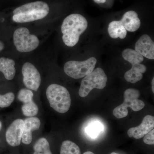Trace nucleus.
<instances>
[{
  "label": "nucleus",
  "instance_id": "bb28decb",
  "mask_svg": "<svg viewBox=\"0 0 154 154\" xmlns=\"http://www.w3.org/2000/svg\"><path fill=\"white\" fill-rule=\"evenodd\" d=\"M152 91L153 93H154V78H153L152 80Z\"/></svg>",
  "mask_w": 154,
  "mask_h": 154
},
{
  "label": "nucleus",
  "instance_id": "c85d7f7f",
  "mask_svg": "<svg viewBox=\"0 0 154 154\" xmlns=\"http://www.w3.org/2000/svg\"><path fill=\"white\" fill-rule=\"evenodd\" d=\"M2 128V123L1 121H0V131H1V129Z\"/></svg>",
  "mask_w": 154,
  "mask_h": 154
},
{
  "label": "nucleus",
  "instance_id": "9b49d317",
  "mask_svg": "<svg viewBox=\"0 0 154 154\" xmlns=\"http://www.w3.org/2000/svg\"><path fill=\"white\" fill-rule=\"evenodd\" d=\"M135 50L149 59H154V43L147 34H144L138 40L135 45Z\"/></svg>",
  "mask_w": 154,
  "mask_h": 154
},
{
  "label": "nucleus",
  "instance_id": "393cba45",
  "mask_svg": "<svg viewBox=\"0 0 154 154\" xmlns=\"http://www.w3.org/2000/svg\"><path fill=\"white\" fill-rule=\"evenodd\" d=\"M94 1L97 4H101V3H105L106 0H94Z\"/></svg>",
  "mask_w": 154,
  "mask_h": 154
},
{
  "label": "nucleus",
  "instance_id": "7ed1b4c3",
  "mask_svg": "<svg viewBox=\"0 0 154 154\" xmlns=\"http://www.w3.org/2000/svg\"><path fill=\"white\" fill-rule=\"evenodd\" d=\"M46 96L51 107L61 113L68 111L71 104L70 95L63 86L52 84L48 87Z\"/></svg>",
  "mask_w": 154,
  "mask_h": 154
},
{
  "label": "nucleus",
  "instance_id": "b1692460",
  "mask_svg": "<svg viewBox=\"0 0 154 154\" xmlns=\"http://www.w3.org/2000/svg\"><path fill=\"white\" fill-rule=\"evenodd\" d=\"M143 142L148 145H154V130L152 129L148 133L143 137Z\"/></svg>",
  "mask_w": 154,
  "mask_h": 154
},
{
  "label": "nucleus",
  "instance_id": "0eeeda50",
  "mask_svg": "<svg viewBox=\"0 0 154 154\" xmlns=\"http://www.w3.org/2000/svg\"><path fill=\"white\" fill-rule=\"evenodd\" d=\"M14 42L17 49L20 52H28L37 48L39 39L36 36L30 34L28 28L22 27L14 32Z\"/></svg>",
  "mask_w": 154,
  "mask_h": 154
},
{
  "label": "nucleus",
  "instance_id": "39448f33",
  "mask_svg": "<svg viewBox=\"0 0 154 154\" xmlns=\"http://www.w3.org/2000/svg\"><path fill=\"white\" fill-rule=\"evenodd\" d=\"M107 81V77L104 70L101 68H97L82 80L79 95L84 98L94 88L102 90L106 87Z\"/></svg>",
  "mask_w": 154,
  "mask_h": 154
},
{
  "label": "nucleus",
  "instance_id": "6ab92c4d",
  "mask_svg": "<svg viewBox=\"0 0 154 154\" xmlns=\"http://www.w3.org/2000/svg\"><path fill=\"white\" fill-rule=\"evenodd\" d=\"M60 154H81L79 146L70 140H65L62 144Z\"/></svg>",
  "mask_w": 154,
  "mask_h": 154
},
{
  "label": "nucleus",
  "instance_id": "6e6552de",
  "mask_svg": "<svg viewBox=\"0 0 154 154\" xmlns=\"http://www.w3.org/2000/svg\"><path fill=\"white\" fill-rule=\"evenodd\" d=\"M23 82L26 88L35 91H38L41 82V75L33 64L25 63L22 68Z\"/></svg>",
  "mask_w": 154,
  "mask_h": 154
},
{
  "label": "nucleus",
  "instance_id": "4be33fe9",
  "mask_svg": "<svg viewBox=\"0 0 154 154\" xmlns=\"http://www.w3.org/2000/svg\"><path fill=\"white\" fill-rule=\"evenodd\" d=\"M33 94L30 89H22L19 91L18 99L23 104L33 101Z\"/></svg>",
  "mask_w": 154,
  "mask_h": 154
},
{
  "label": "nucleus",
  "instance_id": "dca6fc26",
  "mask_svg": "<svg viewBox=\"0 0 154 154\" xmlns=\"http://www.w3.org/2000/svg\"><path fill=\"white\" fill-rule=\"evenodd\" d=\"M108 32L110 37L113 38L124 39L127 35V30L120 21H113L110 22L108 27Z\"/></svg>",
  "mask_w": 154,
  "mask_h": 154
},
{
  "label": "nucleus",
  "instance_id": "f3484780",
  "mask_svg": "<svg viewBox=\"0 0 154 154\" xmlns=\"http://www.w3.org/2000/svg\"><path fill=\"white\" fill-rule=\"evenodd\" d=\"M122 57L131 65L140 63L143 61L144 58L140 54L131 48H126L122 52Z\"/></svg>",
  "mask_w": 154,
  "mask_h": 154
},
{
  "label": "nucleus",
  "instance_id": "2eb2a0df",
  "mask_svg": "<svg viewBox=\"0 0 154 154\" xmlns=\"http://www.w3.org/2000/svg\"><path fill=\"white\" fill-rule=\"evenodd\" d=\"M15 62L13 60L4 57L0 58V72H2L6 79L11 80L16 74Z\"/></svg>",
  "mask_w": 154,
  "mask_h": 154
},
{
  "label": "nucleus",
  "instance_id": "aec40b11",
  "mask_svg": "<svg viewBox=\"0 0 154 154\" xmlns=\"http://www.w3.org/2000/svg\"><path fill=\"white\" fill-rule=\"evenodd\" d=\"M23 114L26 116L33 117L38 113V108L36 103L33 101L23 104L22 107Z\"/></svg>",
  "mask_w": 154,
  "mask_h": 154
},
{
  "label": "nucleus",
  "instance_id": "5701e85b",
  "mask_svg": "<svg viewBox=\"0 0 154 154\" xmlns=\"http://www.w3.org/2000/svg\"><path fill=\"white\" fill-rule=\"evenodd\" d=\"M15 96L13 93L10 92L5 95H0V107H8L14 102Z\"/></svg>",
  "mask_w": 154,
  "mask_h": 154
},
{
  "label": "nucleus",
  "instance_id": "ddd939ff",
  "mask_svg": "<svg viewBox=\"0 0 154 154\" xmlns=\"http://www.w3.org/2000/svg\"><path fill=\"white\" fill-rule=\"evenodd\" d=\"M120 22L126 30L129 32L136 31L141 25L140 21L137 13L132 11L126 12L123 15Z\"/></svg>",
  "mask_w": 154,
  "mask_h": 154
},
{
  "label": "nucleus",
  "instance_id": "20e7f679",
  "mask_svg": "<svg viewBox=\"0 0 154 154\" xmlns=\"http://www.w3.org/2000/svg\"><path fill=\"white\" fill-rule=\"evenodd\" d=\"M139 91L136 89H127L124 93V101L122 104L116 107L113 110V114L117 119L124 118L128 114V107H130L134 111H140L145 107L143 101L138 99Z\"/></svg>",
  "mask_w": 154,
  "mask_h": 154
},
{
  "label": "nucleus",
  "instance_id": "f8f14e48",
  "mask_svg": "<svg viewBox=\"0 0 154 154\" xmlns=\"http://www.w3.org/2000/svg\"><path fill=\"white\" fill-rule=\"evenodd\" d=\"M24 121V130L22 140L23 143L28 145L32 142V131L39 129L41 122L39 119L35 117H28L25 119Z\"/></svg>",
  "mask_w": 154,
  "mask_h": 154
},
{
  "label": "nucleus",
  "instance_id": "a878e982",
  "mask_svg": "<svg viewBox=\"0 0 154 154\" xmlns=\"http://www.w3.org/2000/svg\"><path fill=\"white\" fill-rule=\"evenodd\" d=\"M5 48V45L2 41H0V52L2 51Z\"/></svg>",
  "mask_w": 154,
  "mask_h": 154
},
{
  "label": "nucleus",
  "instance_id": "f257e3e1",
  "mask_svg": "<svg viewBox=\"0 0 154 154\" xmlns=\"http://www.w3.org/2000/svg\"><path fill=\"white\" fill-rule=\"evenodd\" d=\"M88 26L87 19L79 14H72L66 17L61 26L62 39L64 44L69 47L74 46Z\"/></svg>",
  "mask_w": 154,
  "mask_h": 154
},
{
  "label": "nucleus",
  "instance_id": "1a4fd4ad",
  "mask_svg": "<svg viewBox=\"0 0 154 154\" xmlns=\"http://www.w3.org/2000/svg\"><path fill=\"white\" fill-rule=\"evenodd\" d=\"M24 121L22 119H17L13 122L6 133L7 142L12 146H17L21 143L23 130Z\"/></svg>",
  "mask_w": 154,
  "mask_h": 154
},
{
  "label": "nucleus",
  "instance_id": "a211bd4d",
  "mask_svg": "<svg viewBox=\"0 0 154 154\" xmlns=\"http://www.w3.org/2000/svg\"><path fill=\"white\" fill-rule=\"evenodd\" d=\"M33 154H52L50 149L49 143L44 137L40 138L33 146Z\"/></svg>",
  "mask_w": 154,
  "mask_h": 154
},
{
  "label": "nucleus",
  "instance_id": "f03ea898",
  "mask_svg": "<svg viewBox=\"0 0 154 154\" xmlns=\"http://www.w3.org/2000/svg\"><path fill=\"white\" fill-rule=\"evenodd\" d=\"M49 12V6L45 2L27 3L14 10L13 20L19 23L33 22L45 18Z\"/></svg>",
  "mask_w": 154,
  "mask_h": 154
},
{
  "label": "nucleus",
  "instance_id": "412c9836",
  "mask_svg": "<svg viewBox=\"0 0 154 154\" xmlns=\"http://www.w3.org/2000/svg\"><path fill=\"white\" fill-rule=\"evenodd\" d=\"M103 129V126L98 122H92L86 128V132L91 137H96Z\"/></svg>",
  "mask_w": 154,
  "mask_h": 154
},
{
  "label": "nucleus",
  "instance_id": "c756f323",
  "mask_svg": "<svg viewBox=\"0 0 154 154\" xmlns=\"http://www.w3.org/2000/svg\"><path fill=\"white\" fill-rule=\"evenodd\" d=\"M110 154H117V153H116V152H112Z\"/></svg>",
  "mask_w": 154,
  "mask_h": 154
},
{
  "label": "nucleus",
  "instance_id": "423d86ee",
  "mask_svg": "<svg viewBox=\"0 0 154 154\" xmlns=\"http://www.w3.org/2000/svg\"><path fill=\"white\" fill-rule=\"evenodd\" d=\"M96 63L97 60L94 57L83 61H69L65 64L64 70L68 76L73 79H82L94 71Z\"/></svg>",
  "mask_w": 154,
  "mask_h": 154
},
{
  "label": "nucleus",
  "instance_id": "cd10ccee",
  "mask_svg": "<svg viewBox=\"0 0 154 154\" xmlns=\"http://www.w3.org/2000/svg\"><path fill=\"white\" fill-rule=\"evenodd\" d=\"M83 154H95L93 152L91 151L86 152H85Z\"/></svg>",
  "mask_w": 154,
  "mask_h": 154
},
{
  "label": "nucleus",
  "instance_id": "4468645a",
  "mask_svg": "<svg viewBox=\"0 0 154 154\" xmlns=\"http://www.w3.org/2000/svg\"><path fill=\"white\" fill-rule=\"evenodd\" d=\"M146 67L141 63L132 65V67L125 72L124 78L127 82L135 84L142 79L143 74L146 71Z\"/></svg>",
  "mask_w": 154,
  "mask_h": 154
},
{
  "label": "nucleus",
  "instance_id": "9d476101",
  "mask_svg": "<svg viewBox=\"0 0 154 154\" xmlns=\"http://www.w3.org/2000/svg\"><path fill=\"white\" fill-rule=\"evenodd\" d=\"M154 117L151 115L145 116L140 125L130 128L127 134L130 137L139 139L154 129Z\"/></svg>",
  "mask_w": 154,
  "mask_h": 154
}]
</instances>
